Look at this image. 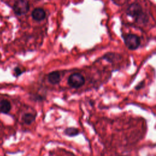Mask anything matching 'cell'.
Returning a JSON list of instances; mask_svg holds the SVG:
<instances>
[{"mask_svg":"<svg viewBox=\"0 0 156 156\" xmlns=\"http://www.w3.org/2000/svg\"><path fill=\"white\" fill-rule=\"evenodd\" d=\"M48 80L49 82L52 85L58 84L61 80L60 73L58 71H54L49 73L48 75Z\"/></svg>","mask_w":156,"mask_h":156,"instance_id":"5","label":"cell"},{"mask_svg":"<svg viewBox=\"0 0 156 156\" xmlns=\"http://www.w3.org/2000/svg\"><path fill=\"white\" fill-rule=\"evenodd\" d=\"M126 13L140 24H146L149 20L147 13L143 9L141 5L136 2H133L127 7Z\"/></svg>","mask_w":156,"mask_h":156,"instance_id":"1","label":"cell"},{"mask_svg":"<svg viewBox=\"0 0 156 156\" xmlns=\"http://www.w3.org/2000/svg\"><path fill=\"white\" fill-rule=\"evenodd\" d=\"M29 9V4L27 0H16L13 4V9L16 15H21L26 13Z\"/></svg>","mask_w":156,"mask_h":156,"instance_id":"4","label":"cell"},{"mask_svg":"<svg viewBox=\"0 0 156 156\" xmlns=\"http://www.w3.org/2000/svg\"><path fill=\"white\" fill-rule=\"evenodd\" d=\"M120 56L118 55V54H113V53H108L107 54H106L105 55H104V58L106 60H107L109 62H114L118 60H119L120 58Z\"/></svg>","mask_w":156,"mask_h":156,"instance_id":"10","label":"cell"},{"mask_svg":"<svg viewBox=\"0 0 156 156\" xmlns=\"http://www.w3.org/2000/svg\"><path fill=\"white\" fill-rule=\"evenodd\" d=\"M122 38L126 46L130 50H136L140 46V38L136 34H126L125 35H122Z\"/></svg>","mask_w":156,"mask_h":156,"instance_id":"2","label":"cell"},{"mask_svg":"<svg viewBox=\"0 0 156 156\" xmlns=\"http://www.w3.org/2000/svg\"><path fill=\"white\" fill-rule=\"evenodd\" d=\"M14 73H15V75L16 76H20L22 73V71H21V69L20 68L16 67L14 69Z\"/></svg>","mask_w":156,"mask_h":156,"instance_id":"11","label":"cell"},{"mask_svg":"<svg viewBox=\"0 0 156 156\" xmlns=\"http://www.w3.org/2000/svg\"><path fill=\"white\" fill-rule=\"evenodd\" d=\"M64 133L65 135L69 136H74L76 135H77L79 132L77 128L71 127H68L65 129L64 130Z\"/></svg>","mask_w":156,"mask_h":156,"instance_id":"9","label":"cell"},{"mask_svg":"<svg viewBox=\"0 0 156 156\" xmlns=\"http://www.w3.org/2000/svg\"><path fill=\"white\" fill-rule=\"evenodd\" d=\"M85 82L84 77L79 73H74L71 74L68 79V85L75 88L82 87Z\"/></svg>","mask_w":156,"mask_h":156,"instance_id":"3","label":"cell"},{"mask_svg":"<svg viewBox=\"0 0 156 156\" xmlns=\"http://www.w3.org/2000/svg\"><path fill=\"white\" fill-rule=\"evenodd\" d=\"M144 81H141V82H140L136 87H135V89L136 90H140L141 88H142L143 87H144Z\"/></svg>","mask_w":156,"mask_h":156,"instance_id":"12","label":"cell"},{"mask_svg":"<svg viewBox=\"0 0 156 156\" xmlns=\"http://www.w3.org/2000/svg\"><path fill=\"white\" fill-rule=\"evenodd\" d=\"M119 156H122V155H119Z\"/></svg>","mask_w":156,"mask_h":156,"instance_id":"13","label":"cell"},{"mask_svg":"<svg viewBox=\"0 0 156 156\" xmlns=\"http://www.w3.org/2000/svg\"><path fill=\"white\" fill-rule=\"evenodd\" d=\"M11 104L7 99H2L0 101V112L7 114L11 110Z\"/></svg>","mask_w":156,"mask_h":156,"instance_id":"7","label":"cell"},{"mask_svg":"<svg viewBox=\"0 0 156 156\" xmlns=\"http://www.w3.org/2000/svg\"><path fill=\"white\" fill-rule=\"evenodd\" d=\"M35 115L32 113H26L22 116V121L26 124H30L35 119Z\"/></svg>","mask_w":156,"mask_h":156,"instance_id":"8","label":"cell"},{"mask_svg":"<svg viewBox=\"0 0 156 156\" xmlns=\"http://www.w3.org/2000/svg\"><path fill=\"white\" fill-rule=\"evenodd\" d=\"M32 16L34 20L40 21L45 18L46 13L43 9L41 8H37L33 10Z\"/></svg>","mask_w":156,"mask_h":156,"instance_id":"6","label":"cell"}]
</instances>
